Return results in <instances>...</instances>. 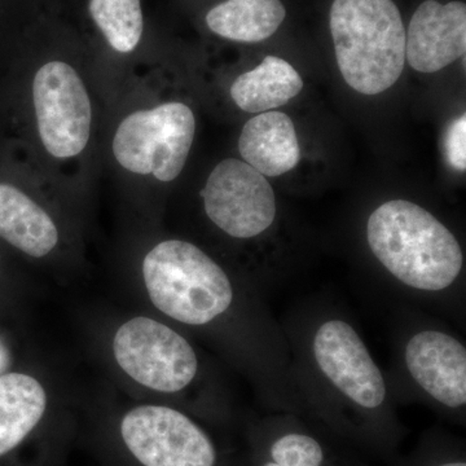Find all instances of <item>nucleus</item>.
I'll return each instance as SVG.
<instances>
[{
  "mask_svg": "<svg viewBox=\"0 0 466 466\" xmlns=\"http://www.w3.org/2000/svg\"><path fill=\"white\" fill-rule=\"evenodd\" d=\"M367 238L394 278L419 290L446 289L461 272L464 257L453 233L424 208L385 202L370 214Z\"/></svg>",
  "mask_w": 466,
  "mask_h": 466,
  "instance_id": "obj_1",
  "label": "nucleus"
},
{
  "mask_svg": "<svg viewBox=\"0 0 466 466\" xmlns=\"http://www.w3.org/2000/svg\"><path fill=\"white\" fill-rule=\"evenodd\" d=\"M337 66L359 94L397 84L406 64V27L392 0H333L329 14Z\"/></svg>",
  "mask_w": 466,
  "mask_h": 466,
  "instance_id": "obj_2",
  "label": "nucleus"
},
{
  "mask_svg": "<svg viewBox=\"0 0 466 466\" xmlns=\"http://www.w3.org/2000/svg\"><path fill=\"white\" fill-rule=\"evenodd\" d=\"M144 283L153 305L189 325L210 323L231 306L228 276L196 245L167 240L147 254Z\"/></svg>",
  "mask_w": 466,
  "mask_h": 466,
  "instance_id": "obj_3",
  "label": "nucleus"
},
{
  "mask_svg": "<svg viewBox=\"0 0 466 466\" xmlns=\"http://www.w3.org/2000/svg\"><path fill=\"white\" fill-rule=\"evenodd\" d=\"M195 133L192 109L183 103H165L125 118L116 128L113 153L131 173L173 182L182 174Z\"/></svg>",
  "mask_w": 466,
  "mask_h": 466,
  "instance_id": "obj_4",
  "label": "nucleus"
},
{
  "mask_svg": "<svg viewBox=\"0 0 466 466\" xmlns=\"http://www.w3.org/2000/svg\"><path fill=\"white\" fill-rule=\"evenodd\" d=\"M113 349L119 367L152 390H183L198 373V357L189 342L153 319L135 318L122 325Z\"/></svg>",
  "mask_w": 466,
  "mask_h": 466,
  "instance_id": "obj_5",
  "label": "nucleus"
},
{
  "mask_svg": "<svg viewBox=\"0 0 466 466\" xmlns=\"http://www.w3.org/2000/svg\"><path fill=\"white\" fill-rule=\"evenodd\" d=\"M39 137L56 158L79 155L90 139L92 109L84 82L63 61L46 64L33 82Z\"/></svg>",
  "mask_w": 466,
  "mask_h": 466,
  "instance_id": "obj_6",
  "label": "nucleus"
},
{
  "mask_svg": "<svg viewBox=\"0 0 466 466\" xmlns=\"http://www.w3.org/2000/svg\"><path fill=\"white\" fill-rule=\"evenodd\" d=\"M208 219L235 238H251L274 223L276 198L265 175L236 158L218 164L201 191Z\"/></svg>",
  "mask_w": 466,
  "mask_h": 466,
  "instance_id": "obj_7",
  "label": "nucleus"
},
{
  "mask_svg": "<svg viewBox=\"0 0 466 466\" xmlns=\"http://www.w3.org/2000/svg\"><path fill=\"white\" fill-rule=\"evenodd\" d=\"M121 434L144 466H214L216 450L208 435L182 412L140 406L126 413Z\"/></svg>",
  "mask_w": 466,
  "mask_h": 466,
  "instance_id": "obj_8",
  "label": "nucleus"
},
{
  "mask_svg": "<svg viewBox=\"0 0 466 466\" xmlns=\"http://www.w3.org/2000/svg\"><path fill=\"white\" fill-rule=\"evenodd\" d=\"M314 354L321 372L349 400L370 410L381 406L385 380L351 325L342 320L321 325L315 336Z\"/></svg>",
  "mask_w": 466,
  "mask_h": 466,
  "instance_id": "obj_9",
  "label": "nucleus"
},
{
  "mask_svg": "<svg viewBox=\"0 0 466 466\" xmlns=\"http://www.w3.org/2000/svg\"><path fill=\"white\" fill-rule=\"evenodd\" d=\"M466 5L425 0L406 30V61L420 73H435L465 57Z\"/></svg>",
  "mask_w": 466,
  "mask_h": 466,
  "instance_id": "obj_10",
  "label": "nucleus"
},
{
  "mask_svg": "<svg viewBox=\"0 0 466 466\" xmlns=\"http://www.w3.org/2000/svg\"><path fill=\"white\" fill-rule=\"evenodd\" d=\"M410 376L435 400L451 408L466 403V350L450 334L425 330L406 346Z\"/></svg>",
  "mask_w": 466,
  "mask_h": 466,
  "instance_id": "obj_11",
  "label": "nucleus"
},
{
  "mask_svg": "<svg viewBox=\"0 0 466 466\" xmlns=\"http://www.w3.org/2000/svg\"><path fill=\"white\" fill-rule=\"evenodd\" d=\"M244 162L265 177H280L299 165L300 149L296 127L283 112L259 113L245 124L238 139Z\"/></svg>",
  "mask_w": 466,
  "mask_h": 466,
  "instance_id": "obj_12",
  "label": "nucleus"
},
{
  "mask_svg": "<svg viewBox=\"0 0 466 466\" xmlns=\"http://www.w3.org/2000/svg\"><path fill=\"white\" fill-rule=\"evenodd\" d=\"M0 238L34 258H42L58 241L51 217L25 193L0 184Z\"/></svg>",
  "mask_w": 466,
  "mask_h": 466,
  "instance_id": "obj_13",
  "label": "nucleus"
},
{
  "mask_svg": "<svg viewBox=\"0 0 466 466\" xmlns=\"http://www.w3.org/2000/svg\"><path fill=\"white\" fill-rule=\"evenodd\" d=\"M303 79L287 60L267 56L253 70L238 76L231 97L248 113H265L283 106L302 91Z\"/></svg>",
  "mask_w": 466,
  "mask_h": 466,
  "instance_id": "obj_14",
  "label": "nucleus"
},
{
  "mask_svg": "<svg viewBox=\"0 0 466 466\" xmlns=\"http://www.w3.org/2000/svg\"><path fill=\"white\" fill-rule=\"evenodd\" d=\"M46 406L45 389L34 377L0 375V456L25 440L41 421Z\"/></svg>",
  "mask_w": 466,
  "mask_h": 466,
  "instance_id": "obj_15",
  "label": "nucleus"
},
{
  "mask_svg": "<svg viewBox=\"0 0 466 466\" xmlns=\"http://www.w3.org/2000/svg\"><path fill=\"white\" fill-rule=\"evenodd\" d=\"M285 17L281 0H226L208 11L207 24L228 41L259 43L271 38Z\"/></svg>",
  "mask_w": 466,
  "mask_h": 466,
  "instance_id": "obj_16",
  "label": "nucleus"
},
{
  "mask_svg": "<svg viewBox=\"0 0 466 466\" xmlns=\"http://www.w3.org/2000/svg\"><path fill=\"white\" fill-rule=\"evenodd\" d=\"M90 15L113 50L128 54L142 39L140 0H90Z\"/></svg>",
  "mask_w": 466,
  "mask_h": 466,
  "instance_id": "obj_17",
  "label": "nucleus"
},
{
  "mask_svg": "<svg viewBox=\"0 0 466 466\" xmlns=\"http://www.w3.org/2000/svg\"><path fill=\"white\" fill-rule=\"evenodd\" d=\"M271 456L272 461L265 466H320L324 460L320 444L302 434H288L276 441Z\"/></svg>",
  "mask_w": 466,
  "mask_h": 466,
  "instance_id": "obj_18",
  "label": "nucleus"
},
{
  "mask_svg": "<svg viewBox=\"0 0 466 466\" xmlns=\"http://www.w3.org/2000/svg\"><path fill=\"white\" fill-rule=\"evenodd\" d=\"M447 161L451 167L464 173L466 168V116L451 122L444 139Z\"/></svg>",
  "mask_w": 466,
  "mask_h": 466,
  "instance_id": "obj_19",
  "label": "nucleus"
},
{
  "mask_svg": "<svg viewBox=\"0 0 466 466\" xmlns=\"http://www.w3.org/2000/svg\"><path fill=\"white\" fill-rule=\"evenodd\" d=\"M9 364V355L5 346L0 342V373L5 372Z\"/></svg>",
  "mask_w": 466,
  "mask_h": 466,
  "instance_id": "obj_20",
  "label": "nucleus"
},
{
  "mask_svg": "<svg viewBox=\"0 0 466 466\" xmlns=\"http://www.w3.org/2000/svg\"><path fill=\"white\" fill-rule=\"evenodd\" d=\"M441 466H466L465 462H452V464H446Z\"/></svg>",
  "mask_w": 466,
  "mask_h": 466,
  "instance_id": "obj_21",
  "label": "nucleus"
}]
</instances>
